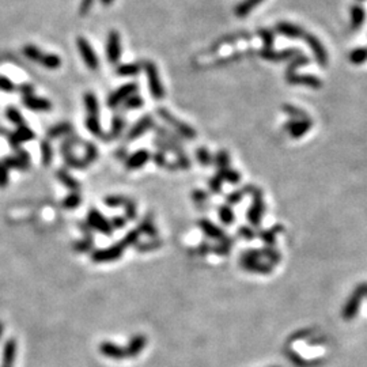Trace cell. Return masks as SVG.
Here are the masks:
<instances>
[{"mask_svg":"<svg viewBox=\"0 0 367 367\" xmlns=\"http://www.w3.org/2000/svg\"><path fill=\"white\" fill-rule=\"evenodd\" d=\"M8 182L7 169L3 166V163H0V186H6Z\"/></svg>","mask_w":367,"mask_h":367,"instance_id":"56","label":"cell"},{"mask_svg":"<svg viewBox=\"0 0 367 367\" xmlns=\"http://www.w3.org/2000/svg\"><path fill=\"white\" fill-rule=\"evenodd\" d=\"M366 291L367 286L362 284V286L356 287V290L352 293V295L350 297V299H348L343 309V317L345 320H351V318L355 317L356 313H358V309H359L360 302H362V298L364 297Z\"/></svg>","mask_w":367,"mask_h":367,"instance_id":"3","label":"cell"},{"mask_svg":"<svg viewBox=\"0 0 367 367\" xmlns=\"http://www.w3.org/2000/svg\"><path fill=\"white\" fill-rule=\"evenodd\" d=\"M100 351L102 355L108 356V358H113V359H121L124 356H127V352L125 350L116 344L109 343V341H104V343L100 345Z\"/></svg>","mask_w":367,"mask_h":367,"instance_id":"17","label":"cell"},{"mask_svg":"<svg viewBox=\"0 0 367 367\" xmlns=\"http://www.w3.org/2000/svg\"><path fill=\"white\" fill-rule=\"evenodd\" d=\"M106 54L110 63H117L121 56V37L116 30H112L108 37Z\"/></svg>","mask_w":367,"mask_h":367,"instance_id":"9","label":"cell"},{"mask_svg":"<svg viewBox=\"0 0 367 367\" xmlns=\"http://www.w3.org/2000/svg\"><path fill=\"white\" fill-rule=\"evenodd\" d=\"M144 345H146V337L142 336V335H138V336L132 339L128 348L125 350V352H127V355L129 356H136L143 350Z\"/></svg>","mask_w":367,"mask_h":367,"instance_id":"22","label":"cell"},{"mask_svg":"<svg viewBox=\"0 0 367 367\" xmlns=\"http://www.w3.org/2000/svg\"><path fill=\"white\" fill-rule=\"evenodd\" d=\"M41 152H43V163L44 165H49L50 161H52V148H50L48 142L41 143Z\"/></svg>","mask_w":367,"mask_h":367,"instance_id":"45","label":"cell"},{"mask_svg":"<svg viewBox=\"0 0 367 367\" xmlns=\"http://www.w3.org/2000/svg\"><path fill=\"white\" fill-rule=\"evenodd\" d=\"M264 209H265V205H264L263 194H261V190L255 189V192H253V204H252L250 208L247 209V220L250 222V224L259 226L260 220L263 218Z\"/></svg>","mask_w":367,"mask_h":367,"instance_id":"5","label":"cell"},{"mask_svg":"<svg viewBox=\"0 0 367 367\" xmlns=\"http://www.w3.org/2000/svg\"><path fill=\"white\" fill-rule=\"evenodd\" d=\"M312 128V121L309 119H305V120H291L286 124V129L290 132L291 138H301L305 133L310 131Z\"/></svg>","mask_w":367,"mask_h":367,"instance_id":"12","label":"cell"},{"mask_svg":"<svg viewBox=\"0 0 367 367\" xmlns=\"http://www.w3.org/2000/svg\"><path fill=\"white\" fill-rule=\"evenodd\" d=\"M242 196H244V192H234V194H230L227 196V203L228 204H237V203L242 199Z\"/></svg>","mask_w":367,"mask_h":367,"instance_id":"57","label":"cell"},{"mask_svg":"<svg viewBox=\"0 0 367 367\" xmlns=\"http://www.w3.org/2000/svg\"><path fill=\"white\" fill-rule=\"evenodd\" d=\"M102 2V4H105V6H109V4L113 3V0H101Z\"/></svg>","mask_w":367,"mask_h":367,"instance_id":"63","label":"cell"},{"mask_svg":"<svg viewBox=\"0 0 367 367\" xmlns=\"http://www.w3.org/2000/svg\"><path fill=\"white\" fill-rule=\"evenodd\" d=\"M86 127L89 128V131L91 132V133H94V135H97V136L102 135V131H101V125H100V120H98V117H95V116L87 117V120H86Z\"/></svg>","mask_w":367,"mask_h":367,"instance_id":"35","label":"cell"},{"mask_svg":"<svg viewBox=\"0 0 367 367\" xmlns=\"http://www.w3.org/2000/svg\"><path fill=\"white\" fill-rule=\"evenodd\" d=\"M219 218L224 224L230 226L234 222V213L228 205H222V207H219Z\"/></svg>","mask_w":367,"mask_h":367,"instance_id":"31","label":"cell"},{"mask_svg":"<svg viewBox=\"0 0 367 367\" xmlns=\"http://www.w3.org/2000/svg\"><path fill=\"white\" fill-rule=\"evenodd\" d=\"M260 252H261V256H263V257H267V259L269 260L271 263H272V265L280 261V255H279V252L275 250L272 246H268V247H265V249H261Z\"/></svg>","mask_w":367,"mask_h":367,"instance_id":"37","label":"cell"},{"mask_svg":"<svg viewBox=\"0 0 367 367\" xmlns=\"http://www.w3.org/2000/svg\"><path fill=\"white\" fill-rule=\"evenodd\" d=\"M78 49L81 52V56L83 59V62L86 63V66L91 68V70H97L100 67V62H98L97 56L94 53L93 48L89 44V41L85 37H78L76 38Z\"/></svg>","mask_w":367,"mask_h":367,"instance_id":"6","label":"cell"},{"mask_svg":"<svg viewBox=\"0 0 367 367\" xmlns=\"http://www.w3.org/2000/svg\"><path fill=\"white\" fill-rule=\"evenodd\" d=\"M124 252V246L121 244H116L114 246L102 249V250L94 252L91 259L94 263H108V261H114V260L121 259Z\"/></svg>","mask_w":367,"mask_h":367,"instance_id":"7","label":"cell"},{"mask_svg":"<svg viewBox=\"0 0 367 367\" xmlns=\"http://www.w3.org/2000/svg\"><path fill=\"white\" fill-rule=\"evenodd\" d=\"M123 207L125 208V214H127L128 219H136V205L135 203L132 200H128V199H124Z\"/></svg>","mask_w":367,"mask_h":367,"instance_id":"42","label":"cell"},{"mask_svg":"<svg viewBox=\"0 0 367 367\" xmlns=\"http://www.w3.org/2000/svg\"><path fill=\"white\" fill-rule=\"evenodd\" d=\"M139 230H132V231H129L127 234V236L123 238V242H121V245H123L124 247L125 246H131V245H136L138 244V241H139Z\"/></svg>","mask_w":367,"mask_h":367,"instance_id":"39","label":"cell"},{"mask_svg":"<svg viewBox=\"0 0 367 367\" xmlns=\"http://www.w3.org/2000/svg\"><path fill=\"white\" fill-rule=\"evenodd\" d=\"M219 177L223 181H227L230 184H238L241 181V174L237 173L236 170H233L230 167H224L219 170Z\"/></svg>","mask_w":367,"mask_h":367,"instance_id":"26","label":"cell"},{"mask_svg":"<svg viewBox=\"0 0 367 367\" xmlns=\"http://www.w3.org/2000/svg\"><path fill=\"white\" fill-rule=\"evenodd\" d=\"M22 50H24V54L29 60L40 63V64H43L44 67H47L49 70H56V68L62 66V60H60L59 56L52 53H43V52L37 47H34V45H26Z\"/></svg>","mask_w":367,"mask_h":367,"instance_id":"1","label":"cell"},{"mask_svg":"<svg viewBox=\"0 0 367 367\" xmlns=\"http://www.w3.org/2000/svg\"><path fill=\"white\" fill-rule=\"evenodd\" d=\"M215 161H217V165H218V167H219V170H220V169L228 167V163H230V157H228L226 151H220L219 154L217 155V158H215Z\"/></svg>","mask_w":367,"mask_h":367,"instance_id":"46","label":"cell"},{"mask_svg":"<svg viewBox=\"0 0 367 367\" xmlns=\"http://www.w3.org/2000/svg\"><path fill=\"white\" fill-rule=\"evenodd\" d=\"M303 40H306V43L309 44V47L312 48L314 56L317 59L318 64H320V66H326V64H328V54H326V50L321 45L320 41L312 34H309V33H305Z\"/></svg>","mask_w":367,"mask_h":367,"instance_id":"11","label":"cell"},{"mask_svg":"<svg viewBox=\"0 0 367 367\" xmlns=\"http://www.w3.org/2000/svg\"><path fill=\"white\" fill-rule=\"evenodd\" d=\"M2 333H3V324L0 322V337H2Z\"/></svg>","mask_w":367,"mask_h":367,"instance_id":"64","label":"cell"},{"mask_svg":"<svg viewBox=\"0 0 367 367\" xmlns=\"http://www.w3.org/2000/svg\"><path fill=\"white\" fill-rule=\"evenodd\" d=\"M93 2L94 0H82L81 8H79V14H81L82 16H85L86 14L90 11V8L93 6Z\"/></svg>","mask_w":367,"mask_h":367,"instance_id":"54","label":"cell"},{"mask_svg":"<svg viewBox=\"0 0 367 367\" xmlns=\"http://www.w3.org/2000/svg\"><path fill=\"white\" fill-rule=\"evenodd\" d=\"M91 246H93V238H86L85 241H81V242H78L76 245H75V249H76L78 252H87L91 249Z\"/></svg>","mask_w":367,"mask_h":367,"instance_id":"52","label":"cell"},{"mask_svg":"<svg viewBox=\"0 0 367 367\" xmlns=\"http://www.w3.org/2000/svg\"><path fill=\"white\" fill-rule=\"evenodd\" d=\"M6 116H7V119L11 123L16 124L18 127H22V125H25V120L24 117H22V114H21L18 110H16L15 108H7V110H6Z\"/></svg>","mask_w":367,"mask_h":367,"instance_id":"32","label":"cell"},{"mask_svg":"<svg viewBox=\"0 0 367 367\" xmlns=\"http://www.w3.org/2000/svg\"><path fill=\"white\" fill-rule=\"evenodd\" d=\"M275 230H276V228H274V230H267V231H263L260 234V237L263 238V241L268 246L275 245V240H276V231H275Z\"/></svg>","mask_w":367,"mask_h":367,"instance_id":"47","label":"cell"},{"mask_svg":"<svg viewBox=\"0 0 367 367\" xmlns=\"http://www.w3.org/2000/svg\"><path fill=\"white\" fill-rule=\"evenodd\" d=\"M261 2H263V0H244V2L238 4V7L236 8L237 16H241V18L246 16L247 14H249L253 8L257 7V4L261 3Z\"/></svg>","mask_w":367,"mask_h":367,"instance_id":"23","label":"cell"},{"mask_svg":"<svg viewBox=\"0 0 367 367\" xmlns=\"http://www.w3.org/2000/svg\"><path fill=\"white\" fill-rule=\"evenodd\" d=\"M143 98L139 97V95H136V94H133V95H131V97L128 98L127 102H125V109H138V108H142L143 106Z\"/></svg>","mask_w":367,"mask_h":367,"instance_id":"41","label":"cell"},{"mask_svg":"<svg viewBox=\"0 0 367 367\" xmlns=\"http://www.w3.org/2000/svg\"><path fill=\"white\" fill-rule=\"evenodd\" d=\"M350 60L354 64H363L367 60V49L366 48H356L350 53Z\"/></svg>","mask_w":367,"mask_h":367,"instance_id":"30","label":"cell"},{"mask_svg":"<svg viewBox=\"0 0 367 367\" xmlns=\"http://www.w3.org/2000/svg\"><path fill=\"white\" fill-rule=\"evenodd\" d=\"M79 204H81V196H79L78 194H72V195H70V196H67L66 200H64V203H63V205H64V207L68 209L76 208Z\"/></svg>","mask_w":367,"mask_h":367,"instance_id":"44","label":"cell"},{"mask_svg":"<svg viewBox=\"0 0 367 367\" xmlns=\"http://www.w3.org/2000/svg\"><path fill=\"white\" fill-rule=\"evenodd\" d=\"M287 81L291 85H305L309 86V87H313V89H320L321 87L320 79L316 76H312V75H295V73H291V75H287Z\"/></svg>","mask_w":367,"mask_h":367,"instance_id":"15","label":"cell"},{"mask_svg":"<svg viewBox=\"0 0 367 367\" xmlns=\"http://www.w3.org/2000/svg\"><path fill=\"white\" fill-rule=\"evenodd\" d=\"M194 197L196 201H200L207 197V194H205V192H203V190H196V192L194 194Z\"/></svg>","mask_w":367,"mask_h":367,"instance_id":"62","label":"cell"},{"mask_svg":"<svg viewBox=\"0 0 367 367\" xmlns=\"http://www.w3.org/2000/svg\"><path fill=\"white\" fill-rule=\"evenodd\" d=\"M196 157H197V161H199L203 166L211 165V162H213V157H211V154H209V151L207 150V148H204V147L197 148Z\"/></svg>","mask_w":367,"mask_h":367,"instance_id":"34","label":"cell"},{"mask_svg":"<svg viewBox=\"0 0 367 367\" xmlns=\"http://www.w3.org/2000/svg\"><path fill=\"white\" fill-rule=\"evenodd\" d=\"M139 231L144 233V234H147V236L150 237L157 236V228H155L154 223H152L150 219H144L143 222H142V224H140L139 227Z\"/></svg>","mask_w":367,"mask_h":367,"instance_id":"40","label":"cell"},{"mask_svg":"<svg viewBox=\"0 0 367 367\" xmlns=\"http://www.w3.org/2000/svg\"><path fill=\"white\" fill-rule=\"evenodd\" d=\"M71 125L70 124H59V125H56V127H53L52 129H49V132H48V136L49 138H59V136L64 135V133H68V132H71Z\"/></svg>","mask_w":367,"mask_h":367,"instance_id":"33","label":"cell"},{"mask_svg":"<svg viewBox=\"0 0 367 367\" xmlns=\"http://www.w3.org/2000/svg\"><path fill=\"white\" fill-rule=\"evenodd\" d=\"M260 34L263 35V41H264V45H265V48H269L272 44H274V34L271 33V31L268 30H263L260 31Z\"/></svg>","mask_w":367,"mask_h":367,"instance_id":"53","label":"cell"},{"mask_svg":"<svg viewBox=\"0 0 367 367\" xmlns=\"http://www.w3.org/2000/svg\"><path fill=\"white\" fill-rule=\"evenodd\" d=\"M138 91V85L136 83H128L124 85L123 87L117 89L114 93H112L108 97V106L109 108H116L117 105H120L124 100L133 95Z\"/></svg>","mask_w":367,"mask_h":367,"instance_id":"8","label":"cell"},{"mask_svg":"<svg viewBox=\"0 0 367 367\" xmlns=\"http://www.w3.org/2000/svg\"><path fill=\"white\" fill-rule=\"evenodd\" d=\"M159 246H161V241H155V242H152V244L140 245V246H138V250L148 252V250H152V249H157V247H159Z\"/></svg>","mask_w":367,"mask_h":367,"instance_id":"58","label":"cell"},{"mask_svg":"<svg viewBox=\"0 0 367 367\" xmlns=\"http://www.w3.org/2000/svg\"><path fill=\"white\" fill-rule=\"evenodd\" d=\"M154 162L158 165V166H163L165 163H166V159H165V155L162 154V152H157V154L154 155Z\"/></svg>","mask_w":367,"mask_h":367,"instance_id":"61","label":"cell"},{"mask_svg":"<svg viewBox=\"0 0 367 367\" xmlns=\"http://www.w3.org/2000/svg\"><path fill=\"white\" fill-rule=\"evenodd\" d=\"M283 110H284L288 116L293 117V120H305V119H307V117H306V113H303L301 109L295 108V106H291V105H286V106L283 108Z\"/></svg>","mask_w":367,"mask_h":367,"instance_id":"36","label":"cell"},{"mask_svg":"<svg viewBox=\"0 0 367 367\" xmlns=\"http://www.w3.org/2000/svg\"><path fill=\"white\" fill-rule=\"evenodd\" d=\"M143 68L146 70L147 73V81H148V87H150L151 95H152L155 100H162V98L165 97V89H163L162 83L159 81V75L155 64L147 60V62H143Z\"/></svg>","mask_w":367,"mask_h":367,"instance_id":"2","label":"cell"},{"mask_svg":"<svg viewBox=\"0 0 367 367\" xmlns=\"http://www.w3.org/2000/svg\"><path fill=\"white\" fill-rule=\"evenodd\" d=\"M148 159H150L148 151L140 150L136 151L133 155H131V157L127 159L125 165H127V169H129V170H135V169H139V167L144 166V165L148 162Z\"/></svg>","mask_w":367,"mask_h":367,"instance_id":"16","label":"cell"},{"mask_svg":"<svg viewBox=\"0 0 367 367\" xmlns=\"http://www.w3.org/2000/svg\"><path fill=\"white\" fill-rule=\"evenodd\" d=\"M85 105H86V109H87V112H89V116L98 117L100 106H98V101L93 93L85 94Z\"/></svg>","mask_w":367,"mask_h":367,"instance_id":"25","label":"cell"},{"mask_svg":"<svg viewBox=\"0 0 367 367\" xmlns=\"http://www.w3.org/2000/svg\"><path fill=\"white\" fill-rule=\"evenodd\" d=\"M15 355H16V343L14 339H10V340L6 343L3 350V359H2V367H12L14 364V360H15Z\"/></svg>","mask_w":367,"mask_h":367,"instance_id":"21","label":"cell"},{"mask_svg":"<svg viewBox=\"0 0 367 367\" xmlns=\"http://www.w3.org/2000/svg\"><path fill=\"white\" fill-rule=\"evenodd\" d=\"M240 234L244 238H246V240H253L255 238V231L252 230L250 227H246V226H242V227L240 228Z\"/></svg>","mask_w":367,"mask_h":367,"instance_id":"55","label":"cell"},{"mask_svg":"<svg viewBox=\"0 0 367 367\" xmlns=\"http://www.w3.org/2000/svg\"><path fill=\"white\" fill-rule=\"evenodd\" d=\"M0 89L3 91H7V93H12L15 90V85L8 78L0 76Z\"/></svg>","mask_w":367,"mask_h":367,"instance_id":"49","label":"cell"},{"mask_svg":"<svg viewBox=\"0 0 367 367\" xmlns=\"http://www.w3.org/2000/svg\"><path fill=\"white\" fill-rule=\"evenodd\" d=\"M244 268L246 271H250V272H256V274H269L271 271L274 269L271 264L260 263V260L255 261V263L246 264V265H244Z\"/></svg>","mask_w":367,"mask_h":367,"instance_id":"27","label":"cell"},{"mask_svg":"<svg viewBox=\"0 0 367 367\" xmlns=\"http://www.w3.org/2000/svg\"><path fill=\"white\" fill-rule=\"evenodd\" d=\"M29 155H27L26 151H21L18 157H8L3 161V166L6 169H21V170H25L29 167Z\"/></svg>","mask_w":367,"mask_h":367,"instance_id":"14","label":"cell"},{"mask_svg":"<svg viewBox=\"0 0 367 367\" xmlns=\"http://www.w3.org/2000/svg\"><path fill=\"white\" fill-rule=\"evenodd\" d=\"M24 104L26 108L31 109V110H38V112H47L52 108V104L49 101L44 100V98H37L34 95L24 97Z\"/></svg>","mask_w":367,"mask_h":367,"instance_id":"18","label":"cell"},{"mask_svg":"<svg viewBox=\"0 0 367 367\" xmlns=\"http://www.w3.org/2000/svg\"><path fill=\"white\" fill-rule=\"evenodd\" d=\"M158 113H159V116L162 117L163 120L167 121V123L170 124L173 128H176V131H177L178 133L182 136V138H185V139H189V140H192L196 138V132H195L194 128H190L188 124H184V123H181L180 120H177V119H176L173 114H170V113L167 112L166 109H159Z\"/></svg>","mask_w":367,"mask_h":367,"instance_id":"4","label":"cell"},{"mask_svg":"<svg viewBox=\"0 0 367 367\" xmlns=\"http://www.w3.org/2000/svg\"><path fill=\"white\" fill-rule=\"evenodd\" d=\"M140 71V64H124L117 68V75L121 76H133Z\"/></svg>","mask_w":367,"mask_h":367,"instance_id":"28","label":"cell"},{"mask_svg":"<svg viewBox=\"0 0 367 367\" xmlns=\"http://www.w3.org/2000/svg\"><path fill=\"white\" fill-rule=\"evenodd\" d=\"M278 31L279 33H282L283 35H286V37H288V38H303V35H305L306 31H303L299 26H297V25H293V24H287V22H283V24H279L278 25Z\"/></svg>","mask_w":367,"mask_h":367,"instance_id":"20","label":"cell"},{"mask_svg":"<svg viewBox=\"0 0 367 367\" xmlns=\"http://www.w3.org/2000/svg\"><path fill=\"white\" fill-rule=\"evenodd\" d=\"M87 220H89V223H87L89 226L97 228L98 231H101L102 234H105V236H110V234L113 233L112 224L109 223L108 220L105 219V218L102 217L98 211H95V209H91V211H90Z\"/></svg>","mask_w":367,"mask_h":367,"instance_id":"10","label":"cell"},{"mask_svg":"<svg viewBox=\"0 0 367 367\" xmlns=\"http://www.w3.org/2000/svg\"><path fill=\"white\" fill-rule=\"evenodd\" d=\"M124 127H125V121H124L123 117H114L113 120V127H112V136L113 138H117L120 136V133L123 132Z\"/></svg>","mask_w":367,"mask_h":367,"instance_id":"43","label":"cell"},{"mask_svg":"<svg viewBox=\"0 0 367 367\" xmlns=\"http://www.w3.org/2000/svg\"><path fill=\"white\" fill-rule=\"evenodd\" d=\"M57 177H59V180H60V181H62L63 184L67 186V188H70V189H72V190L79 189V182H78L76 180H73L70 174H67L66 171L59 170Z\"/></svg>","mask_w":367,"mask_h":367,"instance_id":"29","label":"cell"},{"mask_svg":"<svg viewBox=\"0 0 367 367\" xmlns=\"http://www.w3.org/2000/svg\"><path fill=\"white\" fill-rule=\"evenodd\" d=\"M199 226H200L201 230H203L207 236L211 237V238H215V240H220V241L226 240L223 230L218 227L217 224H214L213 222L203 219L199 222Z\"/></svg>","mask_w":367,"mask_h":367,"instance_id":"19","label":"cell"},{"mask_svg":"<svg viewBox=\"0 0 367 367\" xmlns=\"http://www.w3.org/2000/svg\"><path fill=\"white\" fill-rule=\"evenodd\" d=\"M154 125V121H152V119H151L150 116H144L142 120H139L138 123L132 127V129L129 132H128V136L127 139L128 140H135L138 139V138H140V136L143 135V133H146L148 129H150L151 127Z\"/></svg>","mask_w":367,"mask_h":367,"instance_id":"13","label":"cell"},{"mask_svg":"<svg viewBox=\"0 0 367 367\" xmlns=\"http://www.w3.org/2000/svg\"><path fill=\"white\" fill-rule=\"evenodd\" d=\"M222 182H223V180L219 177V174L209 180V188H211L214 194H220V190H222Z\"/></svg>","mask_w":367,"mask_h":367,"instance_id":"48","label":"cell"},{"mask_svg":"<svg viewBox=\"0 0 367 367\" xmlns=\"http://www.w3.org/2000/svg\"><path fill=\"white\" fill-rule=\"evenodd\" d=\"M123 203L124 197L121 196H109L105 199V204L109 207H119V205H123Z\"/></svg>","mask_w":367,"mask_h":367,"instance_id":"51","label":"cell"},{"mask_svg":"<svg viewBox=\"0 0 367 367\" xmlns=\"http://www.w3.org/2000/svg\"><path fill=\"white\" fill-rule=\"evenodd\" d=\"M97 158V150H95V147L93 146V144L90 143L87 144V151H86V158L83 159L86 162V165H90V163L93 162L94 159Z\"/></svg>","mask_w":367,"mask_h":367,"instance_id":"50","label":"cell"},{"mask_svg":"<svg viewBox=\"0 0 367 367\" xmlns=\"http://www.w3.org/2000/svg\"><path fill=\"white\" fill-rule=\"evenodd\" d=\"M15 136L18 138L20 142H27V140L34 139V132L30 131L26 125L18 127V131L15 132Z\"/></svg>","mask_w":367,"mask_h":367,"instance_id":"38","label":"cell"},{"mask_svg":"<svg viewBox=\"0 0 367 367\" xmlns=\"http://www.w3.org/2000/svg\"><path fill=\"white\" fill-rule=\"evenodd\" d=\"M21 93L24 94V97H29V95H34V87L31 85H22L20 87Z\"/></svg>","mask_w":367,"mask_h":367,"instance_id":"59","label":"cell"},{"mask_svg":"<svg viewBox=\"0 0 367 367\" xmlns=\"http://www.w3.org/2000/svg\"><path fill=\"white\" fill-rule=\"evenodd\" d=\"M110 224H112V227L123 228L124 226H125V219H124V218H120V217H114L112 219V222H110Z\"/></svg>","mask_w":367,"mask_h":367,"instance_id":"60","label":"cell"},{"mask_svg":"<svg viewBox=\"0 0 367 367\" xmlns=\"http://www.w3.org/2000/svg\"><path fill=\"white\" fill-rule=\"evenodd\" d=\"M364 10L360 6H354L351 10V26L352 29H359L364 21Z\"/></svg>","mask_w":367,"mask_h":367,"instance_id":"24","label":"cell"}]
</instances>
